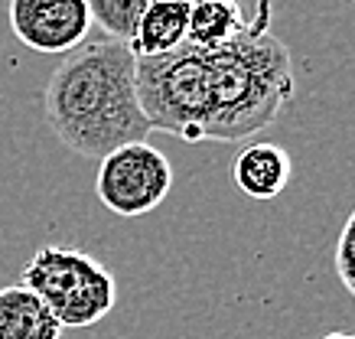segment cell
<instances>
[{
  "mask_svg": "<svg viewBox=\"0 0 355 339\" xmlns=\"http://www.w3.org/2000/svg\"><path fill=\"white\" fill-rule=\"evenodd\" d=\"M43 111L55 141L76 157L101 160L153 134L137 98V55L111 36L85 40L62 55L46 82Z\"/></svg>",
  "mask_w": 355,
  "mask_h": 339,
  "instance_id": "1",
  "label": "cell"
},
{
  "mask_svg": "<svg viewBox=\"0 0 355 339\" xmlns=\"http://www.w3.org/2000/svg\"><path fill=\"white\" fill-rule=\"evenodd\" d=\"M270 0H258L245 30L232 43L209 49L212 111L205 141H248L268 131L293 101V59L287 43L270 33Z\"/></svg>",
  "mask_w": 355,
  "mask_h": 339,
  "instance_id": "2",
  "label": "cell"
},
{
  "mask_svg": "<svg viewBox=\"0 0 355 339\" xmlns=\"http://www.w3.org/2000/svg\"><path fill=\"white\" fill-rule=\"evenodd\" d=\"M137 98L153 131L202 144L212 111L209 49L183 43L163 55L137 59Z\"/></svg>",
  "mask_w": 355,
  "mask_h": 339,
  "instance_id": "3",
  "label": "cell"
},
{
  "mask_svg": "<svg viewBox=\"0 0 355 339\" xmlns=\"http://www.w3.org/2000/svg\"><path fill=\"white\" fill-rule=\"evenodd\" d=\"M20 284L43 300L62 329L95 327L118 304L114 274L98 258L62 245H43L33 254L23 268Z\"/></svg>",
  "mask_w": 355,
  "mask_h": 339,
  "instance_id": "4",
  "label": "cell"
},
{
  "mask_svg": "<svg viewBox=\"0 0 355 339\" xmlns=\"http://www.w3.org/2000/svg\"><path fill=\"white\" fill-rule=\"evenodd\" d=\"M173 166L166 153L147 141H130L114 147L98 160L95 193L98 202L124 219L147 216L170 196Z\"/></svg>",
  "mask_w": 355,
  "mask_h": 339,
  "instance_id": "5",
  "label": "cell"
},
{
  "mask_svg": "<svg viewBox=\"0 0 355 339\" xmlns=\"http://www.w3.org/2000/svg\"><path fill=\"white\" fill-rule=\"evenodd\" d=\"M10 30L33 53H72L92 30L85 0H10Z\"/></svg>",
  "mask_w": 355,
  "mask_h": 339,
  "instance_id": "6",
  "label": "cell"
},
{
  "mask_svg": "<svg viewBox=\"0 0 355 339\" xmlns=\"http://www.w3.org/2000/svg\"><path fill=\"white\" fill-rule=\"evenodd\" d=\"M293 176V160L291 153L284 150L280 144L258 141L248 144L245 150H238L235 164H232V183L238 186V193H245L251 199H277Z\"/></svg>",
  "mask_w": 355,
  "mask_h": 339,
  "instance_id": "7",
  "label": "cell"
},
{
  "mask_svg": "<svg viewBox=\"0 0 355 339\" xmlns=\"http://www.w3.org/2000/svg\"><path fill=\"white\" fill-rule=\"evenodd\" d=\"M189 3L193 0H150L128 40L130 53L144 59L180 49L189 33Z\"/></svg>",
  "mask_w": 355,
  "mask_h": 339,
  "instance_id": "8",
  "label": "cell"
},
{
  "mask_svg": "<svg viewBox=\"0 0 355 339\" xmlns=\"http://www.w3.org/2000/svg\"><path fill=\"white\" fill-rule=\"evenodd\" d=\"M62 327L30 287L0 290V339H59Z\"/></svg>",
  "mask_w": 355,
  "mask_h": 339,
  "instance_id": "9",
  "label": "cell"
},
{
  "mask_svg": "<svg viewBox=\"0 0 355 339\" xmlns=\"http://www.w3.org/2000/svg\"><path fill=\"white\" fill-rule=\"evenodd\" d=\"M245 10L238 0H193L186 43L199 49H218L245 30Z\"/></svg>",
  "mask_w": 355,
  "mask_h": 339,
  "instance_id": "10",
  "label": "cell"
},
{
  "mask_svg": "<svg viewBox=\"0 0 355 339\" xmlns=\"http://www.w3.org/2000/svg\"><path fill=\"white\" fill-rule=\"evenodd\" d=\"M150 0H85L92 26H101V33L111 40H124L128 43L134 26H137L140 13Z\"/></svg>",
  "mask_w": 355,
  "mask_h": 339,
  "instance_id": "11",
  "label": "cell"
},
{
  "mask_svg": "<svg viewBox=\"0 0 355 339\" xmlns=\"http://www.w3.org/2000/svg\"><path fill=\"white\" fill-rule=\"evenodd\" d=\"M336 274L349 294L355 297V209L349 212L339 241H336Z\"/></svg>",
  "mask_w": 355,
  "mask_h": 339,
  "instance_id": "12",
  "label": "cell"
},
{
  "mask_svg": "<svg viewBox=\"0 0 355 339\" xmlns=\"http://www.w3.org/2000/svg\"><path fill=\"white\" fill-rule=\"evenodd\" d=\"M323 339H355V336H352V333H326Z\"/></svg>",
  "mask_w": 355,
  "mask_h": 339,
  "instance_id": "13",
  "label": "cell"
},
{
  "mask_svg": "<svg viewBox=\"0 0 355 339\" xmlns=\"http://www.w3.org/2000/svg\"><path fill=\"white\" fill-rule=\"evenodd\" d=\"M349 3H355V0H349Z\"/></svg>",
  "mask_w": 355,
  "mask_h": 339,
  "instance_id": "14",
  "label": "cell"
}]
</instances>
